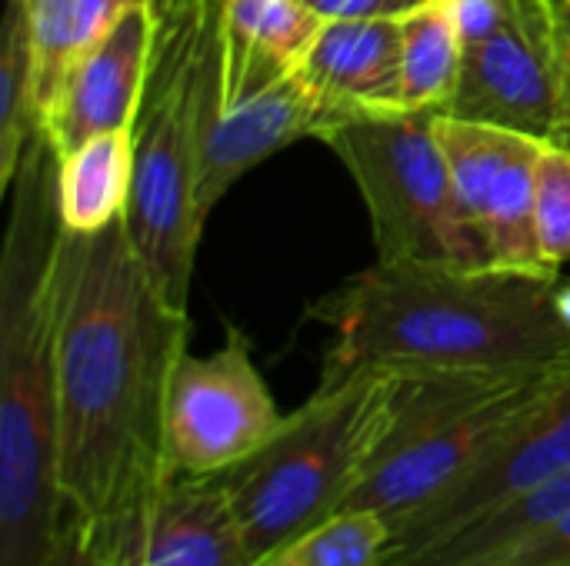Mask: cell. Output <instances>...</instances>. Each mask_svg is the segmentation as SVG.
<instances>
[{
  "mask_svg": "<svg viewBox=\"0 0 570 566\" xmlns=\"http://www.w3.org/2000/svg\"><path fill=\"white\" fill-rule=\"evenodd\" d=\"M57 294L63 520L104 537L170 477L167 400L190 317L150 284L124 217L67 230Z\"/></svg>",
  "mask_w": 570,
  "mask_h": 566,
  "instance_id": "obj_1",
  "label": "cell"
},
{
  "mask_svg": "<svg viewBox=\"0 0 570 566\" xmlns=\"http://www.w3.org/2000/svg\"><path fill=\"white\" fill-rule=\"evenodd\" d=\"M561 274L384 264L347 277L307 314L334 330L321 380L357 370L491 374L570 357Z\"/></svg>",
  "mask_w": 570,
  "mask_h": 566,
  "instance_id": "obj_2",
  "label": "cell"
},
{
  "mask_svg": "<svg viewBox=\"0 0 570 566\" xmlns=\"http://www.w3.org/2000/svg\"><path fill=\"white\" fill-rule=\"evenodd\" d=\"M0 257V566H43L63 527L60 494V153L40 123L7 190Z\"/></svg>",
  "mask_w": 570,
  "mask_h": 566,
  "instance_id": "obj_3",
  "label": "cell"
},
{
  "mask_svg": "<svg viewBox=\"0 0 570 566\" xmlns=\"http://www.w3.org/2000/svg\"><path fill=\"white\" fill-rule=\"evenodd\" d=\"M150 70L134 117V183L127 200L130 244L174 307L187 310L204 224L194 210L197 157L220 110L224 0H154Z\"/></svg>",
  "mask_w": 570,
  "mask_h": 566,
  "instance_id": "obj_4",
  "label": "cell"
},
{
  "mask_svg": "<svg viewBox=\"0 0 570 566\" xmlns=\"http://www.w3.org/2000/svg\"><path fill=\"white\" fill-rule=\"evenodd\" d=\"M401 390L404 374L381 367L321 380L250 460L224 474L254 564L344 507L397 420Z\"/></svg>",
  "mask_w": 570,
  "mask_h": 566,
  "instance_id": "obj_5",
  "label": "cell"
},
{
  "mask_svg": "<svg viewBox=\"0 0 570 566\" xmlns=\"http://www.w3.org/2000/svg\"><path fill=\"white\" fill-rule=\"evenodd\" d=\"M568 374L570 357L491 374H404L397 420L341 510H374L391 527L401 524L458 484Z\"/></svg>",
  "mask_w": 570,
  "mask_h": 566,
  "instance_id": "obj_6",
  "label": "cell"
},
{
  "mask_svg": "<svg viewBox=\"0 0 570 566\" xmlns=\"http://www.w3.org/2000/svg\"><path fill=\"white\" fill-rule=\"evenodd\" d=\"M324 140L354 177L377 260L491 270L464 220L431 110H377L327 127Z\"/></svg>",
  "mask_w": 570,
  "mask_h": 566,
  "instance_id": "obj_7",
  "label": "cell"
},
{
  "mask_svg": "<svg viewBox=\"0 0 570 566\" xmlns=\"http://www.w3.org/2000/svg\"><path fill=\"white\" fill-rule=\"evenodd\" d=\"M247 337L230 327L214 354H184L167 400V464L184 477H224L284 424Z\"/></svg>",
  "mask_w": 570,
  "mask_h": 566,
  "instance_id": "obj_8",
  "label": "cell"
},
{
  "mask_svg": "<svg viewBox=\"0 0 570 566\" xmlns=\"http://www.w3.org/2000/svg\"><path fill=\"white\" fill-rule=\"evenodd\" d=\"M448 117L508 127L538 140L561 137L558 0H504L501 17L464 43Z\"/></svg>",
  "mask_w": 570,
  "mask_h": 566,
  "instance_id": "obj_9",
  "label": "cell"
},
{
  "mask_svg": "<svg viewBox=\"0 0 570 566\" xmlns=\"http://www.w3.org/2000/svg\"><path fill=\"white\" fill-rule=\"evenodd\" d=\"M438 137L468 227L491 270L558 274L544 264L534 230V177L544 140L438 113Z\"/></svg>",
  "mask_w": 570,
  "mask_h": 566,
  "instance_id": "obj_10",
  "label": "cell"
},
{
  "mask_svg": "<svg viewBox=\"0 0 570 566\" xmlns=\"http://www.w3.org/2000/svg\"><path fill=\"white\" fill-rule=\"evenodd\" d=\"M570 467V374L568 380L528 414L498 447H491L458 484L431 504L394 524L387 564H401L454 530L488 517L514 497L541 487Z\"/></svg>",
  "mask_w": 570,
  "mask_h": 566,
  "instance_id": "obj_11",
  "label": "cell"
},
{
  "mask_svg": "<svg viewBox=\"0 0 570 566\" xmlns=\"http://www.w3.org/2000/svg\"><path fill=\"white\" fill-rule=\"evenodd\" d=\"M90 540L110 566H254L224 477L170 474L144 507Z\"/></svg>",
  "mask_w": 570,
  "mask_h": 566,
  "instance_id": "obj_12",
  "label": "cell"
},
{
  "mask_svg": "<svg viewBox=\"0 0 570 566\" xmlns=\"http://www.w3.org/2000/svg\"><path fill=\"white\" fill-rule=\"evenodd\" d=\"M157 10L154 0L134 3L63 77L43 127L57 153L110 130H130L150 70Z\"/></svg>",
  "mask_w": 570,
  "mask_h": 566,
  "instance_id": "obj_13",
  "label": "cell"
},
{
  "mask_svg": "<svg viewBox=\"0 0 570 566\" xmlns=\"http://www.w3.org/2000/svg\"><path fill=\"white\" fill-rule=\"evenodd\" d=\"M317 103V137L361 113L401 107V17L324 20L294 70Z\"/></svg>",
  "mask_w": 570,
  "mask_h": 566,
  "instance_id": "obj_14",
  "label": "cell"
},
{
  "mask_svg": "<svg viewBox=\"0 0 570 566\" xmlns=\"http://www.w3.org/2000/svg\"><path fill=\"white\" fill-rule=\"evenodd\" d=\"M317 103L297 73L284 77L281 83L261 90L257 97L230 110H217L197 157V220L207 224L220 197L261 160L281 153L284 147L304 137H317Z\"/></svg>",
  "mask_w": 570,
  "mask_h": 566,
  "instance_id": "obj_15",
  "label": "cell"
},
{
  "mask_svg": "<svg viewBox=\"0 0 570 566\" xmlns=\"http://www.w3.org/2000/svg\"><path fill=\"white\" fill-rule=\"evenodd\" d=\"M321 23L304 0H224L220 110L291 77Z\"/></svg>",
  "mask_w": 570,
  "mask_h": 566,
  "instance_id": "obj_16",
  "label": "cell"
},
{
  "mask_svg": "<svg viewBox=\"0 0 570 566\" xmlns=\"http://www.w3.org/2000/svg\"><path fill=\"white\" fill-rule=\"evenodd\" d=\"M134 133L110 130L60 157V214L70 234H94L127 214Z\"/></svg>",
  "mask_w": 570,
  "mask_h": 566,
  "instance_id": "obj_17",
  "label": "cell"
},
{
  "mask_svg": "<svg viewBox=\"0 0 570 566\" xmlns=\"http://www.w3.org/2000/svg\"><path fill=\"white\" fill-rule=\"evenodd\" d=\"M464 33L454 0H424L401 13V107L444 113L458 90Z\"/></svg>",
  "mask_w": 570,
  "mask_h": 566,
  "instance_id": "obj_18",
  "label": "cell"
},
{
  "mask_svg": "<svg viewBox=\"0 0 570 566\" xmlns=\"http://www.w3.org/2000/svg\"><path fill=\"white\" fill-rule=\"evenodd\" d=\"M564 517H570V467L541 487L514 497L511 504L491 510L488 517L431 544L428 550L387 566H478Z\"/></svg>",
  "mask_w": 570,
  "mask_h": 566,
  "instance_id": "obj_19",
  "label": "cell"
},
{
  "mask_svg": "<svg viewBox=\"0 0 570 566\" xmlns=\"http://www.w3.org/2000/svg\"><path fill=\"white\" fill-rule=\"evenodd\" d=\"M144 0H33V100L40 117L50 110L67 70Z\"/></svg>",
  "mask_w": 570,
  "mask_h": 566,
  "instance_id": "obj_20",
  "label": "cell"
},
{
  "mask_svg": "<svg viewBox=\"0 0 570 566\" xmlns=\"http://www.w3.org/2000/svg\"><path fill=\"white\" fill-rule=\"evenodd\" d=\"M43 123L33 100L30 13L3 7L0 20V190L13 187L23 150Z\"/></svg>",
  "mask_w": 570,
  "mask_h": 566,
  "instance_id": "obj_21",
  "label": "cell"
},
{
  "mask_svg": "<svg viewBox=\"0 0 570 566\" xmlns=\"http://www.w3.org/2000/svg\"><path fill=\"white\" fill-rule=\"evenodd\" d=\"M394 527L374 510H337L294 534L254 566H384Z\"/></svg>",
  "mask_w": 570,
  "mask_h": 566,
  "instance_id": "obj_22",
  "label": "cell"
},
{
  "mask_svg": "<svg viewBox=\"0 0 570 566\" xmlns=\"http://www.w3.org/2000/svg\"><path fill=\"white\" fill-rule=\"evenodd\" d=\"M534 230L548 267L570 264V147L544 140L534 177Z\"/></svg>",
  "mask_w": 570,
  "mask_h": 566,
  "instance_id": "obj_23",
  "label": "cell"
},
{
  "mask_svg": "<svg viewBox=\"0 0 570 566\" xmlns=\"http://www.w3.org/2000/svg\"><path fill=\"white\" fill-rule=\"evenodd\" d=\"M321 20H367V17H401L417 7V0H304Z\"/></svg>",
  "mask_w": 570,
  "mask_h": 566,
  "instance_id": "obj_24",
  "label": "cell"
},
{
  "mask_svg": "<svg viewBox=\"0 0 570 566\" xmlns=\"http://www.w3.org/2000/svg\"><path fill=\"white\" fill-rule=\"evenodd\" d=\"M43 566H110L107 557L94 547V540L70 520H63L60 537L53 544V554Z\"/></svg>",
  "mask_w": 570,
  "mask_h": 566,
  "instance_id": "obj_25",
  "label": "cell"
},
{
  "mask_svg": "<svg viewBox=\"0 0 570 566\" xmlns=\"http://www.w3.org/2000/svg\"><path fill=\"white\" fill-rule=\"evenodd\" d=\"M558 43H561V137L558 143L570 147V27L558 7Z\"/></svg>",
  "mask_w": 570,
  "mask_h": 566,
  "instance_id": "obj_26",
  "label": "cell"
},
{
  "mask_svg": "<svg viewBox=\"0 0 570 566\" xmlns=\"http://www.w3.org/2000/svg\"><path fill=\"white\" fill-rule=\"evenodd\" d=\"M558 304H561V317H564V324L570 327V284H568V280H561V290H558Z\"/></svg>",
  "mask_w": 570,
  "mask_h": 566,
  "instance_id": "obj_27",
  "label": "cell"
},
{
  "mask_svg": "<svg viewBox=\"0 0 570 566\" xmlns=\"http://www.w3.org/2000/svg\"><path fill=\"white\" fill-rule=\"evenodd\" d=\"M3 7H17V10H27V13H30V7H33V0H7Z\"/></svg>",
  "mask_w": 570,
  "mask_h": 566,
  "instance_id": "obj_28",
  "label": "cell"
},
{
  "mask_svg": "<svg viewBox=\"0 0 570 566\" xmlns=\"http://www.w3.org/2000/svg\"><path fill=\"white\" fill-rule=\"evenodd\" d=\"M561 3H568V7H570V0H561Z\"/></svg>",
  "mask_w": 570,
  "mask_h": 566,
  "instance_id": "obj_29",
  "label": "cell"
},
{
  "mask_svg": "<svg viewBox=\"0 0 570 566\" xmlns=\"http://www.w3.org/2000/svg\"><path fill=\"white\" fill-rule=\"evenodd\" d=\"M417 3H424V0H417Z\"/></svg>",
  "mask_w": 570,
  "mask_h": 566,
  "instance_id": "obj_30",
  "label": "cell"
}]
</instances>
